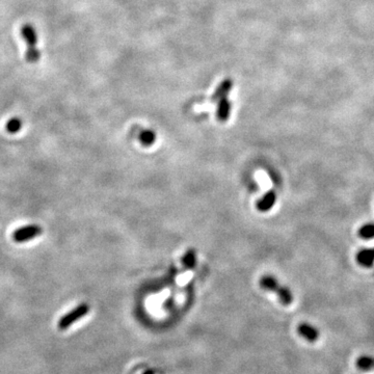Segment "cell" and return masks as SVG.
Returning a JSON list of instances; mask_svg holds the SVG:
<instances>
[{"mask_svg": "<svg viewBox=\"0 0 374 374\" xmlns=\"http://www.w3.org/2000/svg\"><path fill=\"white\" fill-rule=\"evenodd\" d=\"M20 34L26 44L25 60L28 64H37L41 58V52L38 48V34L35 26L30 23H25L22 25Z\"/></svg>", "mask_w": 374, "mask_h": 374, "instance_id": "cell-1", "label": "cell"}, {"mask_svg": "<svg viewBox=\"0 0 374 374\" xmlns=\"http://www.w3.org/2000/svg\"><path fill=\"white\" fill-rule=\"evenodd\" d=\"M89 312V306L87 303L83 302L74 308L72 311L65 314L57 322V329L59 331H66L70 326L73 325L75 322L83 318Z\"/></svg>", "mask_w": 374, "mask_h": 374, "instance_id": "cell-2", "label": "cell"}, {"mask_svg": "<svg viewBox=\"0 0 374 374\" xmlns=\"http://www.w3.org/2000/svg\"><path fill=\"white\" fill-rule=\"evenodd\" d=\"M43 233V229L39 225H28L25 227L19 228L14 231L13 233V240L18 243L27 242L38 236H40Z\"/></svg>", "mask_w": 374, "mask_h": 374, "instance_id": "cell-3", "label": "cell"}, {"mask_svg": "<svg viewBox=\"0 0 374 374\" xmlns=\"http://www.w3.org/2000/svg\"><path fill=\"white\" fill-rule=\"evenodd\" d=\"M297 333L303 339H306L311 343L316 342L320 337V332L317 327L307 322H302L297 326Z\"/></svg>", "mask_w": 374, "mask_h": 374, "instance_id": "cell-4", "label": "cell"}, {"mask_svg": "<svg viewBox=\"0 0 374 374\" xmlns=\"http://www.w3.org/2000/svg\"><path fill=\"white\" fill-rule=\"evenodd\" d=\"M356 261L362 267H372L374 264V247L360 250L356 254Z\"/></svg>", "mask_w": 374, "mask_h": 374, "instance_id": "cell-5", "label": "cell"}, {"mask_svg": "<svg viewBox=\"0 0 374 374\" xmlns=\"http://www.w3.org/2000/svg\"><path fill=\"white\" fill-rule=\"evenodd\" d=\"M276 202V194L273 191H269L266 193L257 203V209L261 212H266L274 206Z\"/></svg>", "mask_w": 374, "mask_h": 374, "instance_id": "cell-6", "label": "cell"}, {"mask_svg": "<svg viewBox=\"0 0 374 374\" xmlns=\"http://www.w3.org/2000/svg\"><path fill=\"white\" fill-rule=\"evenodd\" d=\"M230 112H231V103L229 102L227 97L221 99L219 102L217 111H216L217 120L220 122H226L229 119Z\"/></svg>", "mask_w": 374, "mask_h": 374, "instance_id": "cell-7", "label": "cell"}, {"mask_svg": "<svg viewBox=\"0 0 374 374\" xmlns=\"http://www.w3.org/2000/svg\"><path fill=\"white\" fill-rule=\"evenodd\" d=\"M232 86H233V83H232V81L230 79L224 80L219 85V87L215 89L214 95L212 96V101H220L221 99L226 98L228 96L229 91L231 90Z\"/></svg>", "mask_w": 374, "mask_h": 374, "instance_id": "cell-8", "label": "cell"}, {"mask_svg": "<svg viewBox=\"0 0 374 374\" xmlns=\"http://www.w3.org/2000/svg\"><path fill=\"white\" fill-rule=\"evenodd\" d=\"M356 366L362 371H370L374 369V356L362 355L356 361Z\"/></svg>", "mask_w": 374, "mask_h": 374, "instance_id": "cell-9", "label": "cell"}, {"mask_svg": "<svg viewBox=\"0 0 374 374\" xmlns=\"http://www.w3.org/2000/svg\"><path fill=\"white\" fill-rule=\"evenodd\" d=\"M275 293L277 294L279 301L282 302L283 305L288 306V305H290V303H292V301H293V294L290 291V289H288L287 287H285V286H279L278 289L275 291Z\"/></svg>", "mask_w": 374, "mask_h": 374, "instance_id": "cell-10", "label": "cell"}, {"mask_svg": "<svg viewBox=\"0 0 374 374\" xmlns=\"http://www.w3.org/2000/svg\"><path fill=\"white\" fill-rule=\"evenodd\" d=\"M358 235L360 238L364 240H369L374 238V223L364 224L359 230Z\"/></svg>", "mask_w": 374, "mask_h": 374, "instance_id": "cell-11", "label": "cell"}, {"mask_svg": "<svg viewBox=\"0 0 374 374\" xmlns=\"http://www.w3.org/2000/svg\"><path fill=\"white\" fill-rule=\"evenodd\" d=\"M260 286L263 289L268 290V291H272V292H275L279 287L277 279L273 276H270V275H266V276H263L261 278Z\"/></svg>", "mask_w": 374, "mask_h": 374, "instance_id": "cell-12", "label": "cell"}, {"mask_svg": "<svg viewBox=\"0 0 374 374\" xmlns=\"http://www.w3.org/2000/svg\"><path fill=\"white\" fill-rule=\"evenodd\" d=\"M156 140V134L153 130H144L139 134V142L145 147L152 146Z\"/></svg>", "mask_w": 374, "mask_h": 374, "instance_id": "cell-13", "label": "cell"}, {"mask_svg": "<svg viewBox=\"0 0 374 374\" xmlns=\"http://www.w3.org/2000/svg\"><path fill=\"white\" fill-rule=\"evenodd\" d=\"M182 263L186 268H194L197 263V254L196 251L191 248L185 253L182 258Z\"/></svg>", "mask_w": 374, "mask_h": 374, "instance_id": "cell-14", "label": "cell"}, {"mask_svg": "<svg viewBox=\"0 0 374 374\" xmlns=\"http://www.w3.org/2000/svg\"><path fill=\"white\" fill-rule=\"evenodd\" d=\"M22 120L20 118H17V116H15V118H12L11 120H9L7 122V125H6V129L9 133L11 134H16L18 133L21 128H22Z\"/></svg>", "mask_w": 374, "mask_h": 374, "instance_id": "cell-15", "label": "cell"}, {"mask_svg": "<svg viewBox=\"0 0 374 374\" xmlns=\"http://www.w3.org/2000/svg\"><path fill=\"white\" fill-rule=\"evenodd\" d=\"M144 374H155V373H154V371H153V370H147Z\"/></svg>", "mask_w": 374, "mask_h": 374, "instance_id": "cell-16", "label": "cell"}]
</instances>
